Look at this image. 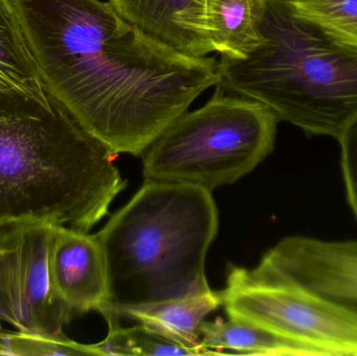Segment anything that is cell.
Returning a JSON list of instances; mask_svg holds the SVG:
<instances>
[{"label": "cell", "mask_w": 357, "mask_h": 356, "mask_svg": "<svg viewBox=\"0 0 357 356\" xmlns=\"http://www.w3.org/2000/svg\"><path fill=\"white\" fill-rule=\"evenodd\" d=\"M46 92L116 155L142 156L220 82L214 58L146 36L100 0H13Z\"/></svg>", "instance_id": "6da1fadb"}, {"label": "cell", "mask_w": 357, "mask_h": 356, "mask_svg": "<svg viewBox=\"0 0 357 356\" xmlns=\"http://www.w3.org/2000/svg\"><path fill=\"white\" fill-rule=\"evenodd\" d=\"M50 96L0 92V222L36 217L89 232L127 181L117 155Z\"/></svg>", "instance_id": "7a4b0ae2"}, {"label": "cell", "mask_w": 357, "mask_h": 356, "mask_svg": "<svg viewBox=\"0 0 357 356\" xmlns=\"http://www.w3.org/2000/svg\"><path fill=\"white\" fill-rule=\"evenodd\" d=\"M218 231L211 192L199 186L144 182L96 233L106 258L111 317L123 307L209 290L208 249Z\"/></svg>", "instance_id": "3957f363"}, {"label": "cell", "mask_w": 357, "mask_h": 356, "mask_svg": "<svg viewBox=\"0 0 357 356\" xmlns=\"http://www.w3.org/2000/svg\"><path fill=\"white\" fill-rule=\"evenodd\" d=\"M262 40L243 59L222 56L218 87L268 107L310 136L339 139L357 118V49L266 0Z\"/></svg>", "instance_id": "277c9868"}, {"label": "cell", "mask_w": 357, "mask_h": 356, "mask_svg": "<svg viewBox=\"0 0 357 356\" xmlns=\"http://www.w3.org/2000/svg\"><path fill=\"white\" fill-rule=\"evenodd\" d=\"M278 123L268 107L218 86L205 106L183 113L144 150V181L210 192L234 183L273 152Z\"/></svg>", "instance_id": "5b68a950"}, {"label": "cell", "mask_w": 357, "mask_h": 356, "mask_svg": "<svg viewBox=\"0 0 357 356\" xmlns=\"http://www.w3.org/2000/svg\"><path fill=\"white\" fill-rule=\"evenodd\" d=\"M224 293L229 318L296 341L314 356L357 355V315L300 284L231 267Z\"/></svg>", "instance_id": "8992f818"}, {"label": "cell", "mask_w": 357, "mask_h": 356, "mask_svg": "<svg viewBox=\"0 0 357 356\" xmlns=\"http://www.w3.org/2000/svg\"><path fill=\"white\" fill-rule=\"evenodd\" d=\"M56 224L36 217L0 222V330L63 334L73 315L59 300L50 277Z\"/></svg>", "instance_id": "52a82bcc"}, {"label": "cell", "mask_w": 357, "mask_h": 356, "mask_svg": "<svg viewBox=\"0 0 357 356\" xmlns=\"http://www.w3.org/2000/svg\"><path fill=\"white\" fill-rule=\"evenodd\" d=\"M300 284L357 315V240H281L255 268Z\"/></svg>", "instance_id": "ba28073f"}, {"label": "cell", "mask_w": 357, "mask_h": 356, "mask_svg": "<svg viewBox=\"0 0 357 356\" xmlns=\"http://www.w3.org/2000/svg\"><path fill=\"white\" fill-rule=\"evenodd\" d=\"M50 277L54 294L73 317L100 313L108 302L106 258L96 234L56 224Z\"/></svg>", "instance_id": "9c48e42d"}, {"label": "cell", "mask_w": 357, "mask_h": 356, "mask_svg": "<svg viewBox=\"0 0 357 356\" xmlns=\"http://www.w3.org/2000/svg\"><path fill=\"white\" fill-rule=\"evenodd\" d=\"M121 18L186 56L213 52L207 36V0H109Z\"/></svg>", "instance_id": "30bf717a"}, {"label": "cell", "mask_w": 357, "mask_h": 356, "mask_svg": "<svg viewBox=\"0 0 357 356\" xmlns=\"http://www.w3.org/2000/svg\"><path fill=\"white\" fill-rule=\"evenodd\" d=\"M224 303V293L211 288L160 302L123 307L106 320L129 318L158 334L199 351L212 355L201 346L199 328L204 319Z\"/></svg>", "instance_id": "8fae6325"}, {"label": "cell", "mask_w": 357, "mask_h": 356, "mask_svg": "<svg viewBox=\"0 0 357 356\" xmlns=\"http://www.w3.org/2000/svg\"><path fill=\"white\" fill-rule=\"evenodd\" d=\"M0 92L48 102L13 0H0Z\"/></svg>", "instance_id": "7c38bea8"}, {"label": "cell", "mask_w": 357, "mask_h": 356, "mask_svg": "<svg viewBox=\"0 0 357 356\" xmlns=\"http://www.w3.org/2000/svg\"><path fill=\"white\" fill-rule=\"evenodd\" d=\"M266 0H207V36L213 52L243 59L261 42Z\"/></svg>", "instance_id": "4fadbf2b"}, {"label": "cell", "mask_w": 357, "mask_h": 356, "mask_svg": "<svg viewBox=\"0 0 357 356\" xmlns=\"http://www.w3.org/2000/svg\"><path fill=\"white\" fill-rule=\"evenodd\" d=\"M201 346L212 355L237 353L252 355L314 356L304 345L243 320L203 322L199 328Z\"/></svg>", "instance_id": "5bb4252c"}, {"label": "cell", "mask_w": 357, "mask_h": 356, "mask_svg": "<svg viewBox=\"0 0 357 356\" xmlns=\"http://www.w3.org/2000/svg\"><path fill=\"white\" fill-rule=\"evenodd\" d=\"M109 334L104 341L93 344L98 355H201L195 349L175 342L146 325L123 328L119 320H107Z\"/></svg>", "instance_id": "9a60e30c"}, {"label": "cell", "mask_w": 357, "mask_h": 356, "mask_svg": "<svg viewBox=\"0 0 357 356\" xmlns=\"http://www.w3.org/2000/svg\"><path fill=\"white\" fill-rule=\"evenodd\" d=\"M289 6L335 41L357 49V0H301Z\"/></svg>", "instance_id": "2e32d148"}, {"label": "cell", "mask_w": 357, "mask_h": 356, "mask_svg": "<svg viewBox=\"0 0 357 356\" xmlns=\"http://www.w3.org/2000/svg\"><path fill=\"white\" fill-rule=\"evenodd\" d=\"M0 355H98L94 345H84L63 334L0 330Z\"/></svg>", "instance_id": "e0dca14e"}, {"label": "cell", "mask_w": 357, "mask_h": 356, "mask_svg": "<svg viewBox=\"0 0 357 356\" xmlns=\"http://www.w3.org/2000/svg\"><path fill=\"white\" fill-rule=\"evenodd\" d=\"M337 141L341 146V164L347 200L357 219V118L346 127Z\"/></svg>", "instance_id": "ac0fdd59"}, {"label": "cell", "mask_w": 357, "mask_h": 356, "mask_svg": "<svg viewBox=\"0 0 357 356\" xmlns=\"http://www.w3.org/2000/svg\"><path fill=\"white\" fill-rule=\"evenodd\" d=\"M284 1L289 2V3H293V2L301 1V0H284Z\"/></svg>", "instance_id": "d6986e66"}]
</instances>
